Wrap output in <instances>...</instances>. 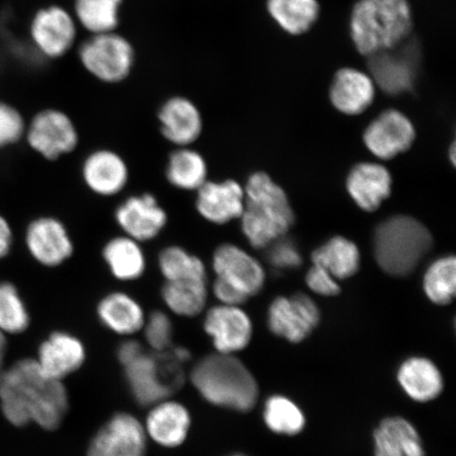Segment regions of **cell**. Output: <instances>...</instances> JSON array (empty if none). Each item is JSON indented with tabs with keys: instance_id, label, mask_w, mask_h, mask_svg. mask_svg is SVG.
I'll return each instance as SVG.
<instances>
[{
	"instance_id": "cell-12",
	"label": "cell",
	"mask_w": 456,
	"mask_h": 456,
	"mask_svg": "<svg viewBox=\"0 0 456 456\" xmlns=\"http://www.w3.org/2000/svg\"><path fill=\"white\" fill-rule=\"evenodd\" d=\"M416 138L413 122L398 110H386L363 131L369 151L380 159H391L412 147Z\"/></svg>"
},
{
	"instance_id": "cell-2",
	"label": "cell",
	"mask_w": 456,
	"mask_h": 456,
	"mask_svg": "<svg viewBox=\"0 0 456 456\" xmlns=\"http://www.w3.org/2000/svg\"><path fill=\"white\" fill-rule=\"evenodd\" d=\"M409 0H356L349 17V36L358 54L370 57L396 49L411 36Z\"/></svg>"
},
{
	"instance_id": "cell-46",
	"label": "cell",
	"mask_w": 456,
	"mask_h": 456,
	"mask_svg": "<svg viewBox=\"0 0 456 456\" xmlns=\"http://www.w3.org/2000/svg\"><path fill=\"white\" fill-rule=\"evenodd\" d=\"M450 159H452V162L455 163V142H452V148H450Z\"/></svg>"
},
{
	"instance_id": "cell-3",
	"label": "cell",
	"mask_w": 456,
	"mask_h": 456,
	"mask_svg": "<svg viewBox=\"0 0 456 456\" xmlns=\"http://www.w3.org/2000/svg\"><path fill=\"white\" fill-rule=\"evenodd\" d=\"M244 195L241 230L249 244L262 249L281 240L295 222L287 193L269 175L258 171L249 176Z\"/></svg>"
},
{
	"instance_id": "cell-41",
	"label": "cell",
	"mask_w": 456,
	"mask_h": 456,
	"mask_svg": "<svg viewBox=\"0 0 456 456\" xmlns=\"http://www.w3.org/2000/svg\"><path fill=\"white\" fill-rule=\"evenodd\" d=\"M276 247H273L270 254V261L276 267H297L301 265V258L297 248L293 244L289 242H273Z\"/></svg>"
},
{
	"instance_id": "cell-45",
	"label": "cell",
	"mask_w": 456,
	"mask_h": 456,
	"mask_svg": "<svg viewBox=\"0 0 456 456\" xmlns=\"http://www.w3.org/2000/svg\"><path fill=\"white\" fill-rule=\"evenodd\" d=\"M5 351H7V339H5V334L0 330V375L4 372Z\"/></svg>"
},
{
	"instance_id": "cell-15",
	"label": "cell",
	"mask_w": 456,
	"mask_h": 456,
	"mask_svg": "<svg viewBox=\"0 0 456 456\" xmlns=\"http://www.w3.org/2000/svg\"><path fill=\"white\" fill-rule=\"evenodd\" d=\"M328 94L336 111L344 116L357 117L373 105L378 87L368 71L346 66L334 72Z\"/></svg>"
},
{
	"instance_id": "cell-39",
	"label": "cell",
	"mask_w": 456,
	"mask_h": 456,
	"mask_svg": "<svg viewBox=\"0 0 456 456\" xmlns=\"http://www.w3.org/2000/svg\"><path fill=\"white\" fill-rule=\"evenodd\" d=\"M25 119L16 108L0 102V150L16 144L26 134Z\"/></svg>"
},
{
	"instance_id": "cell-47",
	"label": "cell",
	"mask_w": 456,
	"mask_h": 456,
	"mask_svg": "<svg viewBox=\"0 0 456 456\" xmlns=\"http://www.w3.org/2000/svg\"><path fill=\"white\" fill-rule=\"evenodd\" d=\"M232 456H244V455H232Z\"/></svg>"
},
{
	"instance_id": "cell-8",
	"label": "cell",
	"mask_w": 456,
	"mask_h": 456,
	"mask_svg": "<svg viewBox=\"0 0 456 456\" xmlns=\"http://www.w3.org/2000/svg\"><path fill=\"white\" fill-rule=\"evenodd\" d=\"M28 145L48 161L70 155L79 142L78 131L65 112L45 110L38 112L26 128Z\"/></svg>"
},
{
	"instance_id": "cell-17",
	"label": "cell",
	"mask_w": 456,
	"mask_h": 456,
	"mask_svg": "<svg viewBox=\"0 0 456 456\" xmlns=\"http://www.w3.org/2000/svg\"><path fill=\"white\" fill-rule=\"evenodd\" d=\"M82 179L88 190L96 196L112 198L123 192L130 179V170L125 159L111 150L94 151L84 159Z\"/></svg>"
},
{
	"instance_id": "cell-31",
	"label": "cell",
	"mask_w": 456,
	"mask_h": 456,
	"mask_svg": "<svg viewBox=\"0 0 456 456\" xmlns=\"http://www.w3.org/2000/svg\"><path fill=\"white\" fill-rule=\"evenodd\" d=\"M209 292L208 279L164 281L161 298L174 315L193 318L207 310Z\"/></svg>"
},
{
	"instance_id": "cell-27",
	"label": "cell",
	"mask_w": 456,
	"mask_h": 456,
	"mask_svg": "<svg viewBox=\"0 0 456 456\" xmlns=\"http://www.w3.org/2000/svg\"><path fill=\"white\" fill-rule=\"evenodd\" d=\"M397 379L406 395L419 403H428L441 395L444 379L430 359L411 357L398 369Z\"/></svg>"
},
{
	"instance_id": "cell-24",
	"label": "cell",
	"mask_w": 456,
	"mask_h": 456,
	"mask_svg": "<svg viewBox=\"0 0 456 456\" xmlns=\"http://www.w3.org/2000/svg\"><path fill=\"white\" fill-rule=\"evenodd\" d=\"M370 76L378 89L392 96L412 91L415 84L414 65L409 56L393 49L368 57Z\"/></svg>"
},
{
	"instance_id": "cell-37",
	"label": "cell",
	"mask_w": 456,
	"mask_h": 456,
	"mask_svg": "<svg viewBox=\"0 0 456 456\" xmlns=\"http://www.w3.org/2000/svg\"><path fill=\"white\" fill-rule=\"evenodd\" d=\"M30 322V313L19 288L10 281L0 282V330L4 334L24 333Z\"/></svg>"
},
{
	"instance_id": "cell-18",
	"label": "cell",
	"mask_w": 456,
	"mask_h": 456,
	"mask_svg": "<svg viewBox=\"0 0 456 456\" xmlns=\"http://www.w3.org/2000/svg\"><path fill=\"white\" fill-rule=\"evenodd\" d=\"M31 37L43 54L59 59L69 53L76 42V20L64 8L51 5L39 10L33 17Z\"/></svg>"
},
{
	"instance_id": "cell-4",
	"label": "cell",
	"mask_w": 456,
	"mask_h": 456,
	"mask_svg": "<svg viewBox=\"0 0 456 456\" xmlns=\"http://www.w3.org/2000/svg\"><path fill=\"white\" fill-rule=\"evenodd\" d=\"M191 383L205 401L215 406L248 412L259 398V387L244 363L230 354L208 355L191 372Z\"/></svg>"
},
{
	"instance_id": "cell-44",
	"label": "cell",
	"mask_w": 456,
	"mask_h": 456,
	"mask_svg": "<svg viewBox=\"0 0 456 456\" xmlns=\"http://www.w3.org/2000/svg\"><path fill=\"white\" fill-rule=\"evenodd\" d=\"M142 353L144 351H142V347L138 341L126 340L118 346V358L119 362L125 367L126 364L134 362V359L140 357Z\"/></svg>"
},
{
	"instance_id": "cell-16",
	"label": "cell",
	"mask_w": 456,
	"mask_h": 456,
	"mask_svg": "<svg viewBox=\"0 0 456 456\" xmlns=\"http://www.w3.org/2000/svg\"><path fill=\"white\" fill-rule=\"evenodd\" d=\"M146 431L134 416L118 413L96 433L87 456H145Z\"/></svg>"
},
{
	"instance_id": "cell-20",
	"label": "cell",
	"mask_w": 456,
	"mask_h": 456,
	"mask_svg": "<svg viewBox=\"0 0 456 456\" xmlns=\"http://www.w3.org/2000/svg\"><path fill=\"white\" fill-rule=\"evenodd\" d=\"M158 119L163 138L175 147L195 144L202 134L203 118L195 102L175 96L159 108Z\"/></svg>"
},
{
	"instance_id": "cell-6",
	"label": "cell",
	"mask_w": 456,
	"mask_h": 456,
	"mask_svg": "<svg viewBox=\"0 0 456 456\" xmlns=\"http://www.w3.org/2000/svg\"><path fill=\"white\" fill-rule=\"evenodd\" d=\"M186 362L175 347L156 354H142L125 366L131 395L142 406L165 401L183 383Z\"/></svg>"
},
{
	"instance_id": "cell-35",
	"label": "cell",
	"mask_w": 456,
	"mask_h": 456,
	"mask_svg": "<svg viewBox=\"0 0 456 456\" xmlns=\"http://www.w3.org/2000/svg\"><path fill=\"white\" fill-rule=\"evenodd\" d=\"M423 284L425 294L433 304H452L456 292L455 256H444L433 262L425 273Z\"/></svg>"
},
{
	"instance_id": "cell-7",
	"label": "cell",
	"mask_w": 456,
	"mask_h": 456,
	"mask_svg": "<svg viewBox=\"0 0 456 456\" xmlns=\"http://www.w3.org/2000/svg\"><path fill=\"white\" fill-rule=\"evenodd\" d=\"M78 55L91 76L108 84L124 81L134 64L133 45L116 32L94 34L83 43Z\"/></svg>"
},
{
	"instance_id": "cell-13",
	"label": "cell",
	"mask_w": 456,
	"mask_h": 456,
	"mask_svg": "<svg viewBox=\"0 0 456 456\" xmlns=\"http://www.w3.org/2000/svg\"><path fill=\"white\" fill-rule=\"evenodd\" d=\"M212 269L216 278L232 285L248 299L264 289V267L252 255L236 244H220L214 250Z\"/></svg>"
},
{
	"instance_id": "cell-9",
	"label": "cell",
	"mask_w": 456,
	"mask_h": 456,
	"mask_svg": "<svg viewBox=\"0 0 456 456\" xmlns=\"http://www.w3.org/2000/svg\"><path fill=\"white\" fill-rule=\"evenodd\" d=\"M114 220L123 235L142 243L155 240L168 224L167 209L151 192L123 200L114 210Z\"/></svg>"
},
{
	"instance_id": "cell-21",
	"label": "cell",
	"mask_w": 456,
	"mask_h": 456,
	"mask_svg": "<svg viewBox=\"0 0 456 456\" xmlns=\"http://www.w3.org/2000/svg\"><path fill=\"white\" fill-rule=\"evenodd\" d=\"M86 349L81 339L68 332L49 335L38 350L37 364L49 379L61 380L83 366Z\"/></svg>"
},
{
	"instance_id": "cell-29",
	"label": "cell",
	"mask_w": 456,
	"mask_h": 456,
	"mask_svg": "<svg viewBox=\"0 0 456 456\" xmlns=\"http://www.w3.org/2000/svg\"><path fill=\"white\" fill-rule=\"evenodd\" d=\"M165 178L175 190L197 191L208 181L207 159L191 146L175 147L168 156Z\"/></svg>"
},
{
	"instance_id": "cell-28",
	"label": "cell",
	"mask_w": 456,
	"mask_h": 456,
	"mask_svg": "<svg viewBox=\"0 0 456 456\" xmlns=\"http://www.w3.org/2000/svg\"><path fill=\"white\" fill-rule=\"evenodd\" d=\"M375 456H425L423 442L407 419L393 416L374 432Z\"/></svg>"
},
{
	"instance_id": "cell-32",
	"label": "cell",
	"mask_w": 456,
	"mask_h": 456,
	"mask_svg": "<svg viewBox=\"0 0 456 456\" xmlns=\"http://www.w3.org/2000/svg\"><path fill=\"white\" fill-rule=\"evenodd\" d=\"M313 265L322 267L336 281L354 276L361 266L357 245L345 237L336 236L312 253Z\"/></svg>"
},
{
	"instance_id": "cell-19",
	"label": "cell",
	"mask_w": 456,
	"mask_h": 456,
	"mask_svg": "<svg viewBox=\"0 0 456 456\" xmlns=\"http://www.w3.org/2000/svg\"><path fill=\"white\" fill-rule=\"evenodd\" d=\"M244 205V188L235 180H208L196 191L197 213L203 220L215 225H224L240 219Z\"/></svg>"
},
{
	"instance_id": "cell-26",
	"label": "cell",
	"mask_w": 456,
	"mask_h": 456,
	"mask_svg": "<svg viewBox=\"0 0 456 456\" xmlns=\"http://www.w3.org/2000/svg\"><path fill=\"white\" fill-rule=\"evenodd\" d=\"M191 424L190 412L183 404L165 399L153 404L145 431L159 446L175 448L186 440Z\"/></svg>"
},
{
	"instance_id": "cell-25",
	"label": "cell",
	"mask_w": 456,
	"mask_h": 456,
	"mask_svg": "<svg viewBox=\"0 0 456 456\" xmlns=\"http://www.w3.org/2000/svg\"><path fill=\"white\" fill-rule=\"evenodd\" d=\"M102 256L111 276L119 282L138 281L147 271V256L142 244L123 233L105 243Z\"/></svg>"
},
{
	"instance_id": "cell-1",
	"label": "cell",
	"mask_w": 456,
	"mask_h": 456,
	"mask_svg": "<svg viewBox=\"0 0 456 456\" xmlns=\"http://www.w3.org/2000/svg\"><path fill=\"white\" fill-rule=\"evenodd\" d=\"M0 404L11 424L36 423L55 430L69 406L61 380L47 378L34 359H22L0 375Z\"/></svg>"
},
{
	"instance_id": "cell-33",
	"label": "cell",
	"mask_w": 456,
	"mask_h": 456,
	"mask_svg": "<svg viewBox=\"0 0 456 456\" xmlns=\"http://www.w3.org/2000/svg\"><path fill=\"white\" fill-rule=\"evenodd\" d=\"M157 265L164 281L208 279V270L205 262L181 245H168L159 250Z\"/></svg>"
},
{
	"instance_id": "cell-10",
	"label": "cell",
	"mask_w": 456,
	"mask_h": 456,
	"mask_svg": "<svg viewBox=\"0 0 456 456\" xmlns=\"http://www.w3.org/2000/svg\"><path fill=\"white\" fill-rule=\"evenodd\" d=\"M25 244L33 260L48 269L65 265L76 249L64 222L53 216H38L28 224Z\"/></svg>"
},
{
	"instance_id": "cell-23",
	"label": "cell",
	"mask_w": 456,
	"mask_h": 456,
	"mask_svg": "<svg viewBox=\"0 0 456 456\" xmlns=\"http://www.w3.org/2000/svg\"><path fill=\"white\" fill-rule=\"evenodd\" d=\"M96 316L111 332L131 336L141 332L147 315L144 307L133 295L124 290H113L99 301Z\"/></svg>"
},
{
	"instance_id": "cell-36",
	"label": "cell",
	"mask_w": 456,
	"mask_h": 456,
	"mask_svg": "<svg viewBox=\"0 0 456 456\" xmlns=\"http://www.w3.org/2000/svg\"><path fill=\"white\" fill-rule=\"evenodd\" d=\"M264 416L266 426L277 435L292 436L305 429L304 412L285 396L275 395L267 399Z\"/></svg>"
},
{
	"instance_id": "cell-5",
	"label": "cell",
	"mask_w": 456,
	"mask_h": 456,
	"mask_svg": "<svg viewBox=\"0 0 456 456\" xmlns=\"http://www.w3.org/2000/svg\"><path fill=\"white\" fill-rule=\"evenodd\" d=\"M433 238L428 228L412 216L398 215L376 227L373 236L375 260L393 277L413 273L430 252Z\"/></svg>"
},
{
	"instance_id": "cell-42",
	"label": "cell",
	"mask_w": 456,
	"mask_h": 456,
	"mask_svg": "<svg viewBox=\"0 0 456 456\" xmlns=\"http://www.w3.org/2000/svg\"><path fill=\"white\" fill-rule=\"evenodd\" d=\"M212 293L220 305L240 306L248 300L247 296L218 278H215L212 284Z\"/></svg>"
},
{
	"instance_id": "cell-14",
	"label": "cell",
	"mask_w": 456,
	"mask_h": 456,
	"mask_svg": "<svg viewBox=\"0 0 456 456\" xmlns=\"http://www.w3.org/2000/svg\"><path fill=\"white\" fill-rule=\"evenodd\" d=\"M203 329L216 353L233 355L249 345L253 323L239 305H216L205 311Z\"/></svg>"
},
{
	"instance_id": "cell-38",
	"label": "cell",
	"mask_w": 456,
	"mask_h": 456,
	"mask_svg": "<svg viewBox=\"0 0 456 456\" xmlns=\"http://www.w3.org/2000/svg\"><path fill=\"white\" fill-rule=\"evenodd\" d=\"M147 344L156 353L167 352L173 347L174 326L167 313L153 311L146 316L142 327Z\"/></svg>"
},
{
	"instance_id": "cell-11",
	"label": "cell",
	"mask_w": 456,
	"mask_h": 456,
	"mask_svg": "<svg viewBox=\"0 0 456 456\" xmlns=\"http://www.w3.org/2000/svg\"><path fill=\"white\" fill-rule=\"evenodd\" d=\"M319 322V307L315 301L305 294L277 297L272 302L267 313L271 332L292 344H299L309 338Z\"/></svg>"
},
{
	"instance_id": "cell-43",
	"label": "cell",
	"mask_w": 456,
	"mask_h": 456,
	"mask_svg": "<svg viewBox=\"0 0 456 456\" xmlns=\"http://www.w3.org/2000/svg\"><path fill=\"white\" fill-rule=\"evenodd\" d=\"M14 235L10 222L0 215V260L8 256L12 250Z\"/></svg>"
},
{
	"instance_id": "cell-30",
	"label": "cell",
	"mask_w": 456,
	"mask_h": 456,
	"mask_svg": "<svg viewBox=\"0 0 456 456\" xmlns=\"http://www.w3.org/2000/svg\"><path fill=\"white\" fill-rule=\"evenodd\" d=\"M265 10L284 33L300 37L317 24L322 5L318 0H266Z\"/></svg>"
},
{
	"instance_id": "cell-40",
	"label": "cell",
	"mask_w": 456,
	"mask_h": 456,
	"mask_svg": "<svg viewBox=\"0 0 456 456\" xmlns=\"http://www.w3.org/2000/svg\"><path fill=\"white\" fill-rule=\"evenodd\" d=\"M305 281L314 293L324 297H332L340 293L338 281L321 266L313 265L306 273Z\"/></svg>"
},
{
	"instance_id": "cell-22",
	"label": "cell",
	"mask_w": 456,
	"mask_h": 456,
	"mask_svg": "<svg viewBox=\"0 0 456 456\" xmlns=\"http://www.w3.org/2000/svg\"><path fill=\"white\" fill-rule=\"evenodd\" d=\"M346 190L359 208L373 213L390 197L392 176L383 165L359 163L347 175Z\"/></svg>"
},
{
	"instance_id": "cell-34",
	"label": "cell",
	"mask_w": 456,
	"mask_h": 456,
	"mask_svg": "<svg viewBox=\"0 0 456 456\" xmlns=\"http://www.w3.org/2000/svg\"><path fill=\"white\" fill-rule=\"evenodd\" d=\"M123 0H76L74 12L79 24L94 34L114 32Z\"/></svg>"
}]
</instances>
